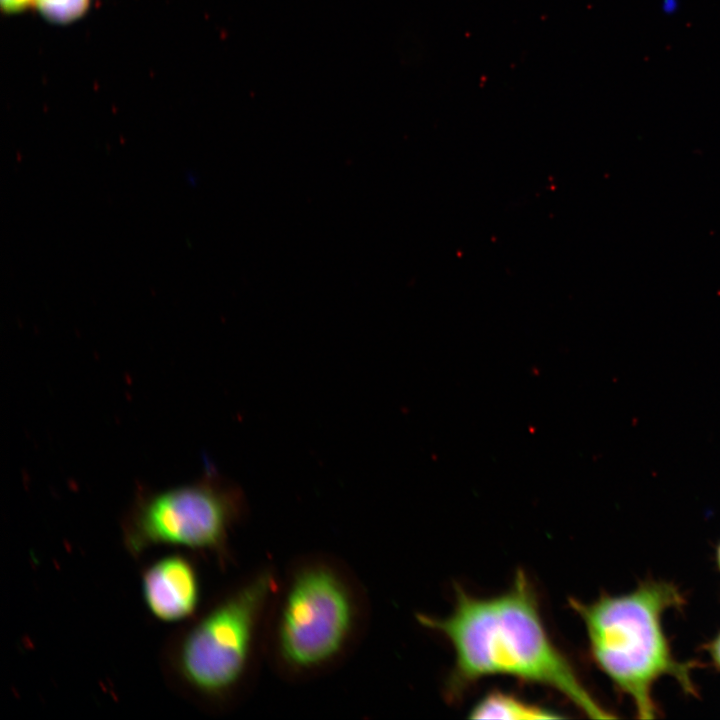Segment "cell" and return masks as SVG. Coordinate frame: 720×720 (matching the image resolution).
<instances>
[{
	"instance_id": "6da1fadb",
	"label": "cell",
	"mask_w": 720,
	"mask_h": 720,
	"mask_svg": "<svg viewBox=\"0 0 720 720\" xmlns=\"http://www.w3.org/2000/svg\"><path fill=\"white\" fill-rule=\"evenodd\" d=\"M419 620L444 635L453 648L449 687L454 693L487 676H512L556 690L590 718H615L551 640L536 594L522 571L502 594L483 598L458 591L448 616Z\"/></svg>"
},
{
	"instance_id": "7a4b0ae2",
	"label": "cell",
	"mask_w": 720,
	"mask_h": 720,
	"mask_svg": "<svg viewBox=\"0 0 720 720\" xmlns=\"http://www.w3.org/2000/svg\"><path fill=\"white\" fill-rule=\"evenodd\" d=\"M685 604L676 584L652 578L626 593L602 594L590 603L571 601L584 623L592 660L629 697L639 719L661 715L653 688L664 676L687 695L698 696L692 678L698 665L676 658L663 626L664 614Z\"/></svg>"
},
{
	"instance_id": "3957f363",
	"label": "cell",
	"mask_w": 720,
	"mask_h": 720,
	"mask_svg": "<svg viewBox=\"0 0 720 720\" xmlns=\"http://www.w3.org/2000/svg\"><path fill=\"white\" fill-rule=\"evenodd\" d=\"M275 588L272 573L262 571L176 629L160 657L168 685L206 709L228 703L246 679Z\"/></svg>"
},
{
	"instance_id": "277c9868",
	"label": "cell",
	"mask_w": 720,
	"mask_h": 720,
	"mask_svg": "<svg viewBox=\"0 0 720 720\" xmlns=\"http://www.w3.org/2000/svg\"><path fill=\"white\" fill-rule=\"evenodd\" d=\"M360 595L340 568L307 561L290 575L273 629V649L281 666L296 675L320 672L336 663L359 632Z\"/></svg>"
},
{
	"instance_id": "5b68a950",
	"label": "cell",
	"mask_w": 720,
	"mask_h": 720,
	"mask_svg": "<svg viewBox=\"0 0 720 720\" xmlns=\"http://www.w3.org/2000/svg\"><path fill=\"white\" fill-rule=\"evenodd\" d=\"M245 510L241 488L208 470L191 484L139 489L121 521L122 541L135 558L163 545L223 557L230 532Z\"/></svg>"
},
{
	"instance_id": "8992f818",
	"label": "cell",
	"mask_w": 720,
	"mask_h": 720,
	"mask_svg": "<svg viewBox=\"0 0 720 720\" xmlns=\"http://www.w3.org/2000/svg\"><path fill=\"white\" fill-rule=\"evenodd\" d=\"M141 585L145 605L157 619L186 621L197 613L199 578L186 556L171 554L152 562L142 572Z\"/></svg>"
},
{
	"instance_id": "52a82bcc",
	"label": "cell",
	"mask_w": 720,
	"mask_h": 720,
	"mask_svg": "<svg viewBox=\"0 0 720 720\" xmlns=\"http://www.w3.org/2000/svg\"><path fill=\"white\" fill-rule=\"evenodd\" d=\"M473 719H559L557 712L526 702L501 691H492L482 697L471 709Z\"/></svg>"
},
{
	"instance_id": "ba28073f",
	"label": "cell",
	"mask_w": 720,
	"mask_h": 720,
	"mask_svg": "<svg viewBox=\"0 0 720 720\" xmlns=\"http://www.w3.org/2000/svg\"><path fill=\"white\" fill-rule=\"evenodd\" d=\"M39 12L51 22L65 24L83 16L91 0H34Z\"/></svg>"
},
{
	"instance_id": "9c48e42d",
	"label": "cell",
	"mask_w": 720,
	"mask_h": 720,
	"mask_svg": "<svg viewBox=\"0 0 720 720\" xmlns=\"http://www.w3.org/2000/svg\"><path fill=\"white\" fill-rule=\"evenodd\" d=\"M703 649L709 656L712 666L720 673V630L704 644Z\"/></svg>"
},
{
	"instance_id": "30bf717a",
	"label": "cell",
	"mask_w": 720,
	"mask_h": 720,
	"mask_svg": "<svg viewBox=\"0 0 720 720\" xmlns=\"http://www.w3.org/2000/svg\"><path fill=\"white\" fill-rule=\"evenodd\" d=\"M34 0H1V7L6 13H17L30 7Z\"/></svg>"
},
{
	"instance_id": "8fae6325",
	"label": "cell",
	"mask_w": 720,
	"mask_h": 720,
	"mask_svg": "<svg viewBox=\"0 0 720 720\" xmlns=\"http://www.w3.org/2000/svg\"><path fill=\"white\" fill-rule=\"evenodd\" d=\"M681 8V0H659V9L665 16L676 15Z\"/></svg>"
},
{
	"instance_id": "7c38bea8",
	"label": "cell",
	"mask_w": 720,
	"mask_h": 720,
	"mask_svg": "<svg viewBox=\"0 0 720 720\" xmlns=\"http://www.w3.org/2000/svg\"><path fill=\"white\" fill-rule=\"evenodd\" d=\"M715 562L717 569L720 573V541L718 542L716 549H715Z\"/></svg>"
}]
</instances>
